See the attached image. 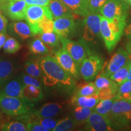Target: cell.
Here are the masks:
<instances>
[{
	"instance_id": "obj_36",
	"label": "cell",
	"mask_w": 131,
	"mask_h": 131,
	"mask_svg": "<svg viewBox=\"0 0 131 131\" xmlns=\"http://www.w3.org/2000/svg\"><path fill=\"white\" fill-rule=\"evenodd\" d=\"M107 0H86L88 9L91 14H98Z\"/></svg>"
},
{
	"instance_id": "obj_6",
	"label": "cell",
	"mask_w": 131,
	"mask_h": 131,
	"mask_svg": "<svg viewBox=\"0 0 131 131\" xmlns=\"http://www.w3.org/2000/svg\"><path fill=\"white\" fill-rule=\"evenodd\" d=\"M60 40L63 47L79 66L85 58L92 54L86 44L82 41H75L68 38H61Z\"/></svg>"
},
{
	"instance_id": "obj_21",
	"label": "cell",
	"mask_w": 131,
	"mask_h": 131,
	"mask_svg": "<svg viewBox=\"0 0 131 131\" xmlns=\"http://www.w3.org/2000/svg\"><path fill=\"white\" fill-rule=\"evenodd\" d=\"M100 101L98 96H75L72 98L71 102L73 105L76 106H82L94 109L95 106Z\"/></svg>"
},
{
	"instance_id": "obj_22",
	"label": "cell",
	"mask_w": 131,
	"mask_h": 131,
	"mask_svg": "<svg viewBox=\"0 0 131 131\" xmlns=\"http://www.w3.org/2000/svg\"><path fill=\"white\" fill-rule=\"evenodd\" d=\"M93 111L94 109L92 108L77 106L73 112V118L76 122L77 125L84 124Z\"/></svg>"
},
{
	"instance_id": "obj_45",
	"label": "cell",
	"mask_w": 131,
	"mask_h": 131,
	"mask_svg": "<svg viewBox=\"0 0 131 131\" xmlns=\"http://www.w3.org/2000/svg\"><path fill=\"white\" fill-rule=\"evenodd\" d=\"M127 80H131V63H130V66H129V74H128V76H127Z\"/></svg>"
},
{
	"instance_id": "obj_27",
	"label": "cell",
	"mask_w": 131,
	"mask_h": 131,
	"mask_svg": "<svg viewBox=\"0 0 131 131\" xmlns=\"http://www.w3.org/2000/svg\"><path fill=\"white\" fill-rule=\"evenodd\" d=\"M131 63V59L124 66L119 69L118 70L115 72L114 73L109 77V78L111 80H114L115 82H117L118 84H121L127 80V76L129 74V66H130Z\"/></svg>"
},
{
	"instance_id": "obj_14",
	"label": "cell",
	"mask_w": 131,
	"mask_h": 131,
	"mask_svg": "<svg viewBox=\"0 0 131 131\" xmlns=\"http://www.w3.org/2000/svg\"><path fill=\"white\" fill-rule=\"evenodd\" d=\"M76 25L73 17H62L53 21V32L61 38H68L75 32Z\"/></svg>"
},
{
	"instance_id": "obj_15",
	"label": "cell",
	"mask_w": 131,
	"mask_h": 131,
	"mask_svg": "<svg viewBox=\"0 0 131 131\" xmlns=\"http://www.w3.org/2000/svg\"><path fill=\"white\" fill-rule=\"evenodd\" d=\"M63 105L58 103H49L44 104L39 110L33 112L32 119L42 118H52L56 116L61 110Z\"/></svg>"
},
{
	"instance_id": "obj_34",
	"label": "cell",
	"mask_w": 131,
	"mask_h": 131,
	"mask_svg": "<svg viewBox=\"0 0 131 131\" xmlns=\"http://www.w3.org/2000/svg\"><path fill=\"white\" fill-rule=\"evenodd\" d=\"M119 85L117 96L131 101V80H126Z\"/></svg>"
},
{
	"instance_id": "obj_2",
	"label": "cell",
	"mask_w": 131,
	"mask_h": 131,
	"mask_svg": "<svg viewBox=\"0 0 131 131\" xmlns=\"http://www.w3.org/2000/svg\"><path fill=\"white\" fill-rule=\"evenodd\" d=\"M126 19H107L101 17V35L108 51L114 50L120 40L126 26Z\"/></svg>"
},
{
	"instance_id": "obj_4",
	"label": "cell",
	"mask_w": 131,
	"mask_h": 131,
	"mask_svg": "<svg viewBox=\"0 0 131 131\" xmlns=\"http://www.w3.org/2000/svg\"><path fill=\"white\" fill-rule=\"evenodd\" d=\"M46 16L53 19L48 6L29 5L27 6L26 11L25 19L30 26L34 36L40 33L38 28V23Z\"/></svg>"
},
{
	"instance_id": "obj_23",
	"label": "cell",
	"mask_w": 131,
	"mask_h": 131,
	"mask_svg": "<svg viewBox=\"0 0 131 131\" xmlns=\"http://www.w3.org/2000/svg\"><path fill=\"white\" fill-rule=\"evenodd\" d=\"M14 65L10 60L0 61V84L7 81L12 76Z\"/></svg>"
},
{
	"instance_id": "obj_11",
	"label": "cell",
	"mask_w": 131,
	"mask_h": 131,
	"mask_svg": "<svg viewBox=\"0 0 131 131\" xmlns=\"http://www.w3.org/2000/svg\"><path fill=\"white\" fill-rule=\"evenodd\" d=\"M85 129L92 131L114 130L115 125L109 117L93 111L87 119Z\"/></svg>"
},
{
	"instance_id": "obj_13",
	"label": "cell",
	"mask_w": 131,
	"mask_h": 131,
	"mask_svg": "<svg viewBox=\"0 0 131 131\" xmlns=\"http://www.w3.org/2000/svg\"><path fill=\"white\" fill-rule=\"evenodd\" d=\"M130 59L131 57L128 52L122 48L119 49L114 54L110 61L107 63L106 69L100 75L109 78L112 73L124 66Z\"/></svg>"
},
{
	"instance_id": "obj_31",
	"label": "cell",
	"mask_w": 131,
	"mask_h": 131,
	"mask_svg": "<svg viewBox=\"0 0 131 131\" xmlns=\"http://www.w3.org/2000/svg\"><path fill=\"white\" fill-rule=\"evenodd\" d=\"M94 83L98 91L108 88H118V84L114 80L101 75H98Z\"/></svg>"
},
{
	"instance_id": "obj_8",
	"label": "cell",
	"mask_w": 131,
	"mask_h": 131,
	"mask_svg": "<svg viewBox=\"0 0 131 131\" xmlns=\"http://www.w3.org/2000/svg\"><path fill=\"white\" fill-rule=\"evenodd\" d=\"M109 118L117 120L119 124H127V121L131 120V101L117 96Z\"/></svg>"
},
{
	"instance_id": "obj_5",
	"label": "cell",
	"mask_w": 131,
	"mask_h": 131,
	"mask_svg": "<svg viewBox=\"0 0 131 131\" xmlns=\"http://www.w3.org/2000/svg\"><path fill=\"white\" fill-rule=\"evenodd\" d=\"M104 60L98 55L88 56L80 64L79 72L86 81L92 80L102 69Z\"/></svg>"
},
{
	"instance_id": "obj_42",
	"label": "cell",
	"mask_w": 131,
	"mask_h": 131,
	"mask_svg": "<svg viewBox=\"0 0 131 131\" xmlns=\"http://www.w3.org/2000/svg\"><path fill=\"white\" fill-rule=\"evenodd\" d=\"M125 27V30H124L125 36L129 40H131V21L127 26H126Z\"/></svg>"
},
{
	"instance_id": "obj_43",
	"label": "cell",
	"mask_w": 131,
	"mask_h": 131,
	"mask_svg": "<svg viewBox=\"0 0 131 131\" xmlns=\"http://www.w3.org/2000/svg\"><path fill=\"white\" fill-rule=\"evenodd\" d=\"M6 33H2L0 32V49L4 46V45L6 41Z\"/></svg>"
},
{
	"instance_id": "obj_29",
	"label": "cell",
	"mask_w": 131,
	"mask_h": 131,
	"mask_svg": "<svg viewBox=\"0 0 131 131\" xmlns=\"http://www.w3.org/2000/svg\"><path fill=\"white\" fill-rule=\"evenodd\" d=\"M77 124L74 119L67 117L57 123L53 131H67L72 130L77 126Z\"/></svg>"
},
{
	"instance_id": "obj_3",
	"label": "cell",
	"mask_w": 131,
	"mask_h": 131,
	"mask_svg": "<svg viewBox=\"0 0 131 131\" xmlns=\"http://www.w3.org/2000/svg\"><path fill=\"white\" fill-rule=\"evenodd\" d=\"M32 103L21 98L4 95L0 93V109L10 117H19L30 114Z\"/></svg>"
},
{
	"instance_id": "obj_18",
	"label": "cell",
	"mask_w": 131,
	"mask_h": 131,
	"mask_svg": "<svg viewBox=\"0 0 131 131\" xmlns=\"http://www.w3.org/2000/svg\"><path fill=\"white\" fill-rule=\"evenodd\" d=\"M9 30L12 34L18 36L23 40L27 39L34 36L30 26L27 23L22 21L14 22L9 25Z\"/></svg>"
},
{
	"instance_id": "obj_1",
	"label": "cell",
	"mask_w": 131,
	"mask_h": 131,
	"mask_svg": "<svg viewBox=\"0 0 131 131\" xmlns=\"http://www.w3.org/2000/svg\"><path fill=\"white\" fill-rule=\"evenodd\" d=\"M38 61L42 70V78L46 86H53L61 84L73 86L75 84L72 77L61 68L54 57H43Z\"/></svg>"
},
{
	"instance_id": "obj_19",
	"label": "cell",
	"mask_w": 131,
	"mask_h": 131,
	"mask_svg": "<svg viewBox=\"0 0 131 131\" xmlns=\"http://www.w3.org/2000/svg\"><path fill=\"white\" fill-rule=\"evenodd\" d=\"M23 86L21 82L17 80H12L5 86L0 93L4 95L19 98L24 100L23 95Z\"/></svg>"
},
{
	"instance_id": "obj_10",
	"label": "cell",
	"mask_w": 131,
	"mask_h": 131,
	"mask_svg": "<svg viewBox=\"0 0 131 131\" xmlns=\"http://www.w3.org/2000/svg\"><path fill=\"white\" fill-rule=\"evenodd\" d=\"M101 17L98 14H90L84 19V34L83 40L86 41H93L99 38L101 35Z\"/></svg>"
},
{
	"instance_id": "obj_30",
	"label": "cell",
	"mask_w": 131,
	"mask_h": 131,
	"mask_svg": "<svg viewBox=\"0 0 131 131\" xmlns=\"http://www.w3.org/2000/svg\"><path fill=\"white\" fill-rule=\"evenodd\" d=\"M30 50L32 53L38 55H45L49 52V49L46 47L45 42L37 38L31 42Z\"/></svg>"
},
{
	"instance_id": "obj_12",
	"label": "cell",
	"mask_w": 131,
	"mask_h": 131,
	"mask_svg": "<svg viewBox=\"0 0 131 131\" xmlns=\"http://www.w3.org/2000/svg\"><path fill=\"white\" fill-rule=\"evenodd\" d=\"M54 58L64 70L73 78L78 79L80 77L79 65L75 62L71 55L64 48L55 52Z\"/></svg>"
},
{
	"instance_id": "obj_46",
	"label": "cell",
	"mask_w": 131,
	"mask_h": 131,
	"mask_svg": "<svg viewBox=\"0 0 131 131\" xmlns=\"http://www.w3.org/2000/svg\"><path fill=\"white\" fill-rule=\"evenodd\" d=\"M1 120H2V115H1V114H0V130H1V125H2V124H1Z\"/></svg>"
},
{
	"instance_id": "obj_32",
	"label": "cell",
	"mask_w": 131,
	"mask_h": 131,
	"mask_svg": "<svg viewBox=\"0 0 131 131\" xmlns=\"http://www.w3.org/2000/svg\"><path fill=\"white\" fill-rule=\"evenodd\" d=\"M1 130L4 131H26L27 126L24 123L19 121H13L3 124Z\"/></svg>"
},
{
	"instance_id": "obj_48",
	"label": "cell",
	"mask_w": 131,
	"mask_h": 131,
	"mask_svg": "<svg viewBox=\"0 0 131 131\" xmlns=\"http://www.w3.org/2000/svg\"><path fill=\"white\" fill-rule=\"evenodd\" d=\"M6 0H0V4H1V3H3V2H4V1H6Z\"/></svg>"
},
{
	"instance_id": "obj_9",
	"label": "cell",
	"mask_w": 131,
	"mask_h": 131,
	"mask_svg": "<svg viewBox=\"0 0 131 131\" xmlns=\"http://www.w3.org/2000/svg\"><path fill=\"white\" fill-rule=\"evenodd\" d=\"M0 4L3 11L12 20L25 19L26 9L29 5L25 0H6Z\"/></svg>"
},
{
	"instance_id": "obj_40",
	"label": "cell",
	"mask_w": 131,
	"mask_h": 131,
	"mask_svg": "<svg viewBox=\"0 0 131 131\" xmlns=\"http://www.w3.org/2000/svg\"><path fill=\"white\" fill-rule=\"evenodd\" d=\"M7 23V19L0 12V32L6 33Z\"/></svg>"
},
{
	"instance_id": "obj_41",
	"label": "cell",
	"mask_w": 131,
	"mask_h": 131,
	"mask_svg": "<svg viewBox=\"0 0 131 131\" xmlns=\"http://www.w3.org/2000/svg\"><path fill=\"white\" fill-rule=\"evenodd\" d=\"M29 5L48 6L50 0H25Z\"/></svg>"
},
{
	"instance_id": "obj_26",
	"label": "cell",
	"mask_w": 131,
	"mask_h": 131,
	"mask_svg": "<svg viewBox=\"0 0 131 131\" xmlns=\"http://www.w3.org/2000/svg\"><path fill=\"white\" fill-rule=\"evenodd\" d=\"M24 68L26 72L33 77L40 79L42 77V70L38 60H29L25 64Z\"/></svg>"
},
{
	"instance_id": "obj_25",
	"label": "cell",
	"mask_w": 131,
	"mask_h": 131,
	"mask_svg": "<svg viewBox=\"0 0 131 131\" xmlns=\"http://www.w3.org/2000/svg\"><path fill=\"white\" fill-rule=\"evenodd\" d=\"M117 99V96L111 99L102 100L94 107V111L103 115L110 117L113 104Z\"/></svg>"
},
{
	"instance_id": "obj_47",
	"label": "cell",
	"mask_w": 131,
	"mask_h": 131,
	"mask_svg": "<svg viewBox=\"0 0 131 131\" xmlns=\"http://www.w3.org/2000/svg\"><path fill=\"white\" fill-rule=\"evenodd\" d=\"M127 4H129L131 6V0H128V2H127Z\"/></svg>"
},
{
	"instance_id": "obj_33",
	"label": "cell",
	"mask_w": 131,
	"mask_h": 131,
	"mask_svg": "<svg viewBox=\"0 0 131 131\" xmlns=\"http://www.w3.org/2000/svg\"><path fill=\"white\" fill-rule=\"evenodd\" d=\"M3 48L5 53L12 54L19 51L21 48V46L15 38L9 37L6 39Z\"/></svg>"
},
{
	"instance_id": "obj_38",
	"label": "cell",
	"mask_w": 131,
	"mask_h": 131,
	"mask_svg": "<svg viewBox=\"0 0 131 131\" xmlns=\"http://www.w3.org/2000/svg\"><path fill=\"white\" fill-rule=\"evenodd\" d=\"M21 81H22V84L24 85H32V86H36L37 88H41V83L37 78L33 77L28 74L23 75Z\"/></svg>"
},
{
	"instance_id": "obj_7",
	"label": "cell",
	"mask_w": 131,
	"mask_h": 131,
	"mask_svg": "<svg viewBox=\"0 0 131 131\" xmlns=\"http://www.w3.org/2000/svg\"><path fill=\"white\" fill-rule=\"evenodd\" d=\"M129 7L123 0H107L101 8L100 13L107 19H126Z\"/></svg>"
},
{
	"instance_id": "obj_20",
	"label": "cell",
	"mask_w": 131,
	"mask_h": 131,
	"mask_svg": "<svg viewBox=\"0 0 131 131\" xmlns=\"http://www.w3.org/2000/svg\"><path fill=\"white\" fill-rule=\"evenodd\" d=\"M23 95L24 100L32 103L33 102L41 100L43 96V94L41 88H37L32 85H23Z\"/></svg>"
},
{
	"instance_id": "obj_28",
	"label": "cell",
	"mask_w": 131,
	"mask_h": 131,
	"mask_svg": "<svg viewBox=\"0 0 131 131\" xmlns=\"http://www.w3.org/2000/svg\"><path fill=\"white\" fill-rule=\"evenodd\" d=\"M35 38L40 39L42 42H45L49 46L54 47L59 45L60 38L55 32H45L36 35Z\"/></svg>"
},
{
	"instance_id": "obj_16",
	"label": "cell",
	"mask_w": 131,
	"mask_h": 131,
	"mask_svg": "<svg viewBox=\"0 0 131 131\" xmlns=\"http://www.w3.org/2000/svg\"><path fill=\"white\" fill-rule=\"evenodd\" d=\"M48 7L53 19L62 17H73V13L61 0H50Z\"/></svg>"
},
{
	"instance_id": "obj_49",
	"label": "cell",
	"mask_w": 131,
	"mask_h": 131,
	"mask_svg": "<svg viewBox=\"0 0 131 131\" xmlns=\"http://www.w3.org/2000/svg\"><path fill=\"white\" fill-rule=\"evenodd\" d=\"M123 1H124V2L127 3V2H128V0H123Z\"/></svg>"
},
{
	"instance_id": "obj_24",
	"label": "cell",
	"mask_w": 131,
	"mask_h": 131,
	"mask_svg": "<svg viewBox=\"0 0 131 131\" xmlns=\"http://www.w3.org/2000/svg\"><path fill=\"white\" fill-rule=\"evenodd\" d=\"M98 90L94 83H86L79 85L75 93V96H98Z\"/></svg>"
},
{
	"instance_id": "obj_39",
	"label": "cell",
	"mask_w": 131,
	"mask_h": 131,
	"mask_svg": "<svg viewBox=\"0 0 131 131\" xmlns=\"http://www.w3.org/2000/svg\"><path fill=\"white\" fill-rule=\"evenodd\" d=\"M27 130L29 131H49L50 130L41 125L37 121H31L26 123Z\"/></svg>"
},
{
	"instance_id": "obj_37",
	"label": "cell",
	"mask_w": 131,
	"mask_h": 131,
	"mask_svg": "<svg viewBox=\"0 0 131 131\" xmlns=\"http://www.w3.org/2000/svg\"><path fill=\"white\" fill-rule=\"evenodd\" d=\"M35 121L50 130H53L57 124V121L52 119V118H42L36 119Z\"/></svg>"
},
{
	"instance_id": "obj_35",
	"label": "cell",
	"mask_w": 131,
	"mask_h": 131,
	"mask_svg": "<svg viewBox=\"0 0 131 131\" xmlns=\"http://www.w3.org/2000/svg\"><path fill=\"white\" fill-rule=\"evenodd\" d=\"M39 34L53 32V19L46 16L38 23Z\"/></svg>"
},
{
	"instance_id": "obj_44",
	"label": "cell",
	"mask_w": 131,
	"mask_h": 131,
	"mask_svg": "<svg viewBox=\"0 0 131 131\" xmlns=\"http://www.w3.org/2000/svg\"><path fill=\"white\" fill-rule=\"evenodd\" d=\"M126 48L127 52L131 57V40L127 42L126 45Z\"/></svg>"
},
{
	"instance_id": "obj_17",
	"label": "cell",
	"mask_w": 131,
	"mask_h": 131,
	"mask_svg": "<svg viewBox=\"0 0 131 131\" xmlns=\"http://www.w3.org/2000/svg\"><path fill=\"white\" fill-rule=\"evenodd\" d=\"M74 14L87 16L91 14L87 7L86 0H61Z\"/></svg>"
}]
</instances>
